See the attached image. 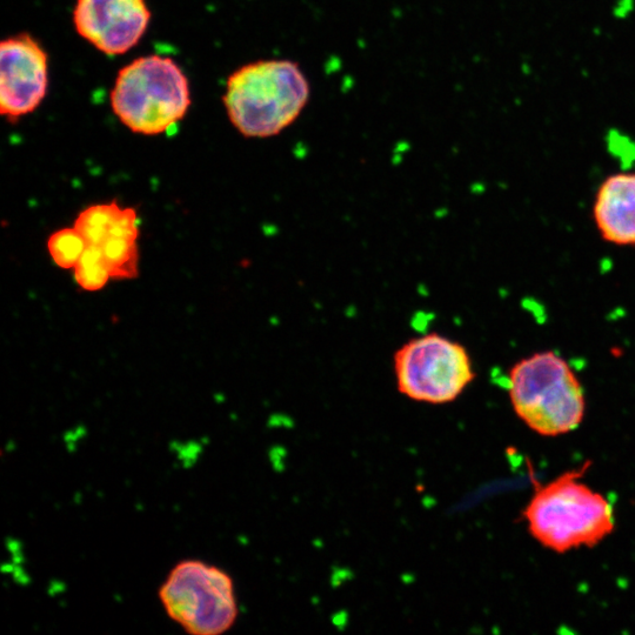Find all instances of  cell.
<instances>
[{
  "mask_svg": "<svg viewBox=\"0 0 635 635\" xmlns=\"http://www.w3.org/2000/svg\"><path fill=\"white\" fill-rule=\"evenodd\" d=\"M308 78L294 60L245 64L227 78L222 96L231 124L246 138H271L294 124L309 101Z\"/></svg>",
  "mask_w": 635,
  "mask_h": 635,
  "instance_id": "1",
  "label": "cell"
},
{
  "mask_svg": "<svg viewBox=\"0 0 635 635\" xmlns=\"http://www.w3.org/2000/svg\"><path fill=\"white\" fill-rule=\"evenodd\" d=\"M588 464L536 486L522 515L531 535L555 553L595 547L615 528L613 506L581 478Z\"/></svg>",
  "mask_w": 635,
  "mask_h": 635,
  "instance_id": "2",
  "label": "cell"
},
{
  "mask_svg": "<svg viewBox=\"0 0 635 635\" xmlns=\"http://www.w3.org/2000/svg\"><path fill=\"white\" fill-rule=\"evenodd\" d=\"M508 395L516 417L542 437L576 430L585 418V391L576 373L555 351H538L513 365Z\"/></svg>",
  "mask_w": 635,
  "mask_h": 635,
  "instance_id": "3",
  "label": "cell"
},
{
  "mask_svg": "<svg viewBox=\"0 0 635 635\" xmlns=\"http://www.w3.org/2000/svg\"><path fill=\"white\" fill-rule=\"evenodd\" d=\"M110 104L114 116L131 132L159 136L187 114L192 104L190 82L170 57H139L118 72Z\"/></svg>",
  "mask_w": 635,
  "mask_h": 635,
  "instance_id": "4",
  "label": "cell"
},
{
  "mask_svg": "<svg viewBox=\"0 0 635 635\" xmlns=\"http://www.w3.org/2000/svg\"><path fill=\"white\" fill-rule=\"evenodd\" d=\"M159 600L168 617L190 635H221L238 617L232 576L202 560L179 561L159 587Z\"/></svg>",
  "mask_w": 635,
  "mask_h": 635,
  "instance_id": "5",
  "label": "cell"
},
{
  "mask_svg": "<svg viewBox=\"0 0 635 635\" xmlns=\"http://www.w3.org/2000/svg\"><path fill=\"white\" fill-rule=\"evenodd\" d=\"M393 366L398 391L418 403H453L475 379L468 350L435 332L403 344L395 351Z\"/></svg>",
  "mask_w": 635,
  "mask_h": 635,
  "instance_id": "6",
  "label": "cell"
},
{
  "mask_svg": "<svg viewBox=\"0 0 635 635\" xmlns=\"http://www.w3.org/2000/svg\"><path fill=\"white\" fill-rule=\"evenodd\" d=\"M49 56L30 33L0 43V114L10 123L31 114L49 92Z\"/></svg>",
  "mask_w": 635,
  "mask_h": 635,
  "instance_id": "7",
  "label": "cell"
},
{
  "mask_svg": "<svg viewBox=\"0 0 635 635\" xmlns=\"http://www.w3.org/2000/svg\"><path fill=\"white\" fill-rule=\"evenodd\" d=\"M151 17L146 0H77L72 22L84 40L113 57L139 44Z\"/></svg>",
  "mask_w": 635,
  "mask_h": 635,
  "instance_id": "8",
  "label": "cell"
},
{
  "mask_svg": "<svg viewBox=\"0 0 635 635\" xmlns=\"http://www.w3.org/2000/svg\"><path fill=\"white\" fill-rule=\"evenodd\" d=\"M593 222L600 238L617 247H635V171L607 175L595 192Z\"/></svg>",
  "mask_w": 635,
  "mask_h": 635,
  "instance_id": "9",
  "label": "cell"
},
{
  "mask_svg": "<svg viewBox=\"0 0 635 635\" xmlns=\"http://www.w3.org/2000/svg\"><path fill=\"white\" fill-rule=\"evenodd\" d=\"M100 247L112 278H137L139 274V249L137 239L110 235Z\"/></svg>",
  "mask_w": 635,
  "mask_h": 635,
  "instance_id": "10",
  "label": "cell"
},
{
  "mask_svg": "<svg viewBox=\"0 0 635 635\" xmlns=\"http://www.w3.org/2000/svg\"><path fill=\"white\" fill-rule=\"evenodd\" d=\"M120 209L116 201L90 206L78 215L74 228L79 231L87 244L100 246L109 238Z\"/></svg>",
  "mask_w": 635,
  "mask_h": 635,
  "instance_id": "11",
  "label": "cell"
},
{
  "mask_svg": "<svg viewBox=\"0 0 635 635\" xmlns=\"http://www.w3.org/2000/svg\"><path fill=\"white\" fill-rule=\"evenodd\" d=\"M74 279L83 289L94 292L106 286L111 276L103 251L98 245H89L73 267Z\"/></svg>",
  "mask_w": 635,
  "mask_h": 635,
  "instance_id": "12",
  "label": "cell"
},
{
  "mask_svg": "<svg viewBox=\"0 0 635 635\" xmlns=\"http://www.w3.org/2000/svg\"><path fill=\"white\" fill-rule=\"evenodd\" d=\"M87 246V241L74 226L53 232L47 240L51 258L56 265L65 269H71L77 265Z\"/></svg>",
  "mask_w": 635,
  "mask_h": 635,
  "instance_id": "13",
  "label": "cell"
},
{
  "mask_svg": "<svg viewBox=\"0 0 635 635\" xmlns=\"http://www.w3.org/2000/svg\"><path fill=\"white\" fill-rule=\"evenodd\" d=\"M110 235H120L138 239V236H139V219H138L136 209L121 208L116 221H114L113 227L111 229Z\"/></svg>",
  "mask_w": 635,
  "mask_h": 635,
  "instance_id": "14",
  "label": "cell"
}]
</instances>
